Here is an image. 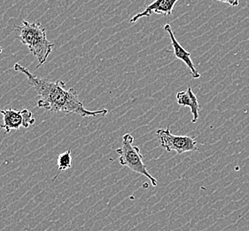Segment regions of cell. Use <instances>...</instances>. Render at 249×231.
<instances>
[{
	"label": "cell",
	"mask_w": 249,
	"mask_h": 231,
	"mask_svg": "<svg viewBox=\"0 0 249 231\" xmlns=\"http://www.w3.org/2000/svg\"><path fill=\"white\" fill-rule=\"evenodd\" d=\"M216 1H219V2L225 3V4H229L231 6H237L239 4V0H216Z\"/></svg>",
	"instance_id": "30bf717a"
},
{
	"label": "cell",
	"mask_w": 249,
	"mask_h": 231,
	"mask_svg": "<svg viewBox=\"0 0 249 231\" xmlns=\"http://www.w3.org/2000/svg\"><path fill=\"white\" fill-rule=\"evenodd\" d=\"M178 103L182 107H189L191 112L193 114V123H196L199 118V112L200 111V105L195 96L192 87L188 86L187 90L179 92L177 94Z\"/></svg>",
	"instance_id": "ba28073f"
},
{
	"label": "cell",
	"mask_w": 249,
	"mask_h": 231,
	"mask_svg": "<svg viewBox=\"0 0 249 231\" xmlns=\"http://www.w3.org/2000/svg\"><path fill=\"white\" fill-rule=\"evenodd\" d=\"M0 113L3 115V123L0 127L5 131V134H9L11 130H18L20 127L28 128L35 124L33 113L27 109L22 111L13 109L0 110Z\"/></svg>",
	"instance_id": "5b68a950"
},
{
	"label": "cell",
	"mask_w": 249,
	"mask_h": 231,
	"mask_svg": "<svg viewBox=\"0 0 249 231\" xmlns=\"http://www.w3.org/2000/svg\"><path fill=\"white\" fill-rule=\"evenodd\" d=\"M14 69L25 75L30 86L40 96V100L37 101V107L40 109L53 112H64L67 114L74 113L83 117H95L99 115H107L108 112L106 109L96 111L86 110L83 101L79 100L78 93L73 87L67 89L64 81L53 82L36 77L20 63H15Z\"/></svg>",
	"instance_id": "6da1fadb"
},
{
	"label": "cell",
	"mask_w": 249,
	"mask_h": 231,
	"mask_svg": "<svg viewBox=\"0 0 249 231\" xmlns=\"http://www.w3.org/2000/svg\"><path fill=\"white\" fill-rule=\"evenodd\" d=\"M133 141L134 137L130 134H126L123 137L122 147L116 150V153L119 154L120 165L127 166L131 171L147 177L153 186H157L158 181L147 171L140 148L133 146Z\"/></svg>",
	"instance_id": "3957f363"
},
{
	"label": "cell",
	"mask_w": 249,
	"mask_h": 231,
	"mask_svg": "<svg viewBox=\"0 0 249 231\" xmlns=\"http://www.w3.org/2000/svg\"><path fill=\"white\" fill-rule=\"evenodd\" d=\"M57 165L60 172L65 171L72 167V156L70 150L60 154L57 160Z\"/></svg>",
	"instance_id": "9c48e42d"
},
{
	"label": "cell",
	"mask_w": 249,
	"mask_h": 231,
	"mask_svg": "<svg viewBox=\"0 0 249 231\" xmlns=\"http://www.w3.org/2000/svg\"><path fill=\"white\" fill-rule=\"evenodd\" d=\"M16 30L19 32V36L16 38L23 45H27L30 53L38 60L36 68H39L47 60L53 47V44L46 37L45 28L39 22H29L23 20L22 25L16 26Z\"/></svg>",
	"instance_id": "7a4b0ae2"
},
{
	"label": "cell",
	"mask_w": 249,
	"mask_h": 231,
	"mask_svg": "<svg viewBox=\"0 0 249 231\" xmlns=\"http://www.w3.org/2000/svg\"><path fill=\"white\" fill-rule=\"evenodd\" d=\"M2 52H3V49H2V48H1V46H0V54H1Z\"/></svg>",
	"instance_id": "8fae6325"
},
{
	"label": "cell",
	"mask_w": 249,
	"mask_h": 231,
	"mask_svg": "<svg viewBox=\"0 0 249 231\" xmlns=\"http://www.w3.org/2000/svg\"><path fill=\"white\" fill-rule=\"evenodd\" d=\"M178 0H155L152 4H150L142 13L133 16L130 19V23H135L140 20V18L150 17L153 13L157 15H170L174 8L176 3Z\"/></svg>",
	"instance_id": "52a82bcc"
},
{
	"label": "cell",
	"mask_w": 249,
	"mask_h": 231,
	"mask_svg": "<svg viewBox=\"0 0 249 231\" xmlns=\"http://www.w3.org/2000/svg\"><path fill=\"white\" fill-rule=\"evenodd\" d=\"M156 135L160 147L168 152L175 151L180 155L185 152L199 150L195 137L174 135L171 134L170 127H167L166 129H159L156 132Z\"/></svg>",
	"instance_id": "277c9868"
},
{
	"label": "cell",
	"mask_w": 249,
	"mask_h": 231,
	"mask_svg": "<svg viewBox=\"0 0 249 231\" xmlns=\"http://www.w3.org/2000/svg\"><path fill=\"white\" fill-rule=\"evenodd\" d=\"M164 30L166 32H168L169 35H170L175 57L178 60H182L184 64L187 66V68L191 71V74H192V77L194 78H199L200 74H199V71L196 70L195 63L193 62V60L191 59V54L189 52L185 50L184 47L178 43V41L177 40L170 24H165Z\"/></svg>",
	"instance_id": "8992f818"
}]
</instances>
